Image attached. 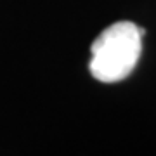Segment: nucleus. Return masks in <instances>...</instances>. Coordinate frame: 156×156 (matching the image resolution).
Instances as JSON below:
<instances>
[{"instance_id":"f257e3e1","label":"nucleus","mask_w":156,"mask_h":156,"mask_svg":"<svg viewBox=\"0 0 156 156\" xmlns=\"http://www.w3.org/2000/svg\"><path fill=\"white\" fill-rule=\"evenodd\" d=\"M142 50L139 26L130 21H118L106 28L90 47L92 76L104 83H115L134 71Z\"/></svg>"}]
</instances>
